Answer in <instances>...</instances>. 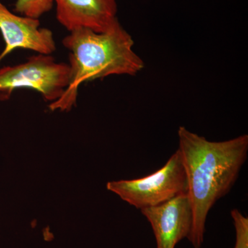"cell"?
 I'll list each match as a JSON object with an SVG mask.
<instances>
[{"mask_svg": "<svg viewBox=\"0 0 248 248\" xmlns=\"http://www.w3.org/2000/svg\"><path fill=\"white\" fill-rule=\"evenodd\" d=\"M70 66L51 55L37 54L16 66L0 68V100H8L16 90H35L51 103L61 99L69 86Z\"/></svg>", "mask_w": 248, "mask_h": 248, "instance_id": "3", "label": "cell"}, {"mask_svg": "<svg viewBox=\"0 0 248 248\" xmlns=\"http://www.w3.org/2000/svg\"><path fill=\"white\" fill-rule=\"evenodd\" d=\"M141 213L151 223L156 248H175L190 234L193 215L187 193L157 206L142 209Z\"/></svg>", "mask_w": 248, "mask_h": 248, "instance_id": "6", "label": "cell"}, {"mask_svg": "<svg viewBox=\"0 0 248 248\" xmlns=\"http://www.w3.org/2000/svg\"><path fill=\"white\" fill-rule=\"evenodd\" d=\"M58 22L68 31L86 28L108 30L118 19L116 0H54Z\"/></svg>", "mask_w": 248, "mask_h": 248, "instance_id": "7", "label": "cell"}, {"mask_svg": "<svg viewBox=\"0 0 248 248\" xmlns=\"http://www.w3.org/2000/svg\"><path fill=\"white\" fill-rule=\"evenodd\" d=\"M178 138L193 215L187 239L194 248H201L209 212L217 201L229 193L247 159L248 135L210 141L180 126Z\"/></svg>", "mask_w": 248, "mask_h": 248, "instance_id": "1", "label": "cell"}, {"mask_svg": "<svg viewBox=\"0 0 248 248\" xmlns=\"http://www.w3.org/2000/svg\"><path fill=\"white\" fill-rule=\"evenodd\" d=\"M0 31L5 42L4 50L0 54V63L16 49L44 55H51L56 50L53 32L41 28L40 19L13 14L1 1Z\"/></svg>", "mask_w": 248, "mask_h": 248, "instance_id": "5", "label": "cell"}, {"mask_svg": "<svg viewBox=\"0 0 248 248\" xmlns=\"http://www.w3.org/2000/svg\"><path fill=\"white\" fill-rule=\"evenodd\" d=\"M54 0H17L15 11L26 17L40 19L53 9Z\"/></svg>", "mask_w": 248, "mask_h": 248, "instance_id": "8", "label": "cell"}, {"mask_svg": "<svg viewBox=\"0 0 248 248\" xmlns=\"http://www.w3.org/2000/svg\"><path fill=\"white\" fill-rule=\"evenodd\" d=\"M107 187L140 210L187 193L188 185L180 151L177 150L164 167L150 175L133 180L113 181L108 183Z\"/></svg>", "mask_w": 248, "mask_h": 248, "instance_id": "4", "label": "cell"}, {"mask_svg": "<svg viewBox=\"0 0 248 248\" xmlns=\"http://www.w3.org/2000/svg\"><path fill=\"white\" fill-rule=\"evenodd\" d=\"M70 51V82L61 99L51 103L50 110L70 111L76 106L81 84L110 76H136L144 68L133 50L131 35L118 19L107 31L86 28L70 31L62 41Z\"/></svg>", "mask_w": 248, "mask_h": 248, "instance_id": "2", "label": "cell"}, {"mask_svg": "<svg viewBox=\"0 0 248 248\" xmlns=\"http://www.w3.org/2000/svg\"><path fill=\"white\" fill-rule=\"evenodd\" d=\"M231 217L236 232L234 248H248V217L244 216L238 209H233Z\"/></svg>", "mask_w": 248, "mask_h": 248, "instance_id": "9", "label": "cell"}]
</instances>
